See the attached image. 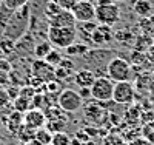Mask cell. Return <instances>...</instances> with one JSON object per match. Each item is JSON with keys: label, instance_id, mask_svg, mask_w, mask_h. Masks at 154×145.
<instances>
[{"label": "cell", "instance_id": "cell-1", "mask_svg": "<svg viewBox=\"0 0 154 145\" xmlns=\"http://www.w3.org/2000/svg\"><path fill=\"white\" fill-rule=\"evenodd\" d=\"M77 39V26H49L48 40L57 49H66Z\"/></svg>", "mask_w": 154, "mask_h": 145}, {"label": "cell", "instance_id": "cell-2", "mask_svg": "<svg viewBox=\"0 0 154 145\" xmlns=\"http://www.w3.org/2000/svg\"><path fill=\"white\" fill-rule=\"evenodd\" d=\"M96 20L100 25L112 26L120 20V8L114 0H97Z\"/></svg>", "mask_w": 154, "mask_h": 145}, {"label": "cell", "instance_id": "cell-3", "mask_svg": "<svg viewBox=\"0 0 154 145\" xmlns=\"http://www.w3.org/2000/svg\"><path fill=\"white\" fill-rule=\"evenodd\" d=\"M106 73H108V77L112 82H126V80H130L131 76H133V70H131L130 62L123 57L111 59L106 65Z\"/></svg>", "mask_w": 154, "mask_h": 145}, {"label": "cell", "instance_id": "cell-4", "mask_svg": "<svg viewBox=\"0 0 154 145\" xmlns=\"http://www.w3.org/2000/svg\"><path fill=\"white\" fill-rule=\"evenodd\" d=\"M59 107L66 114L77 113L83 108V97L75 90H63L59 94Z\"/></svg>", "mask_w": 154, "mask_h": 145}, {"label": "cell", "instance_id": "cell-5", "mask_svg": "<svg viewBox=\"0 0 154 145\" xmlns=\"http://www.w3.org/2000/svg\"><path fill=\"white\" fill-rule=\"evenodd\" d=\"M114 84L109 77L100 76L96 79V82L93 84L91 90V97L99 102H108L112 100V93H114Z\"/></svg>", "mask_w": 154, "mask_h": 145}, {"label": "cell", "instance_id": "cell-6", "mask_svg": "<svg viewBox=\"0 0 154 145\" xmlns=\"http://www.w3.org/2000/svg\"><path fill=\"white\" fill-rule=\"evenodd\" d=\"M136 97V90L134 85L126 80V82H116L114 84V93H112V100L120 105H128L131 103Z\"/></svg>", "mask_w": 154, "mask_h": 145}, {"label": "cell", "instance_id": "cell-7", "mask_svg": "<svg viewBox=\"0 0 154 145\" xmlns=\"http://www.w3.org/2000/svg\"><path fill=\"white\" fill-rule=\"evenodd\" d=\"M71 12L77 23H86L96 20V5L89 0H79V3L72 8Z\"/></svg>", "mask_w": 154, "mask_h": 145}, {"label": "cell", "instance_id": "cell-8", "mask_svg": "<svg viewBox=\"0 0 154 145\" xmlns=\"http://www.w3.org/2000/svg\"><path fill=\"white\" fill-rule=\"evenodd\" d=\"M48 119H46V114L45 111H42L40 108H29L23 116V124L28 125L34 130H38V128H43L46 125Z\"/></svg>", "mask_w": 154, "mask_h": 145}, {"label": "cell", "instance_id": "cell-9", "mask_svg": "<svg viewBox=\"0 0 154 145\" xmlns=\"http://www.w3.org/2000/svg\"><path fill=\"white\" fill-rule=\"evenodd\" d=\"M32 74L42 82H49L51 79L56 77V68L51 67L49 63H46L42 59H37L32 63Z\"/></svg>", "mask_w": 154, "mask_h": 145}, {"label": "cell", "instance_id": "cell-10", "mask_svg": "<svg viewBox=\"0 0 154 145\" xmlns=\"http://www.w3.org/2000/svg\"><path fill=\"white\" fill-rule=\"evenodd\" d=\"M49 26H77V22L71 11L60 9L57 14H54L51 19H48Z\"/></svg>", "mask_w": 154, "mask_h": 145}, {"label": "cell", "instance_id": "cell-11", "mask_svg": "<svg viewBox=\"0 0 154 145\" xmlns=\"http://www.w3.org/2000/svg\"><path fill=\"white\" fill-rule=\"evenodd\" d=\"M112 31H111V26L108 25H97L96 30L91 33V39L96 45H105L108 42L112 40Z\"/></svg>", "mask_w": 154, "mask_h": 145}, {"label": "cell", "instance_id": "cell-12", "mask_svg": "<svg viewBox=\"0 0 154 145\" xmlns=\"http://www.w3.org/2000/svg\"><path fill=\"white\" fill-rule=\"evenodd\" d=\"M96 74L94 71L88 70V68H83V70H79L75 74H74V82L79 88H91L93 84L96 82Z\"/></svg>", "mask_w": 154, "mask_h": 145}, {"label": "cell", "instance_id": "cell-13", "mask_svg": "<svg viewBox=\"0 0 154 145\" xmlns=\"http://www.w3.org/2000/svg\"><path fill=\"white\" fill-rule=\"evenodd\" d=\"M133 11L142 19H151L154 16V3L151 0H134Z\"/></svg>", "mask_w": 154, "mask_h": 145}, {"label": "cell", "instance_id": "cell-14", "mask_svg": "<svg viewBox=\"0 0 154 145\" xmlns=\"http://www.w3.org/2000/svg\"><path fill=\"white\" fill-rule=\"evenodd\" d=\"M51 140H53V133H51V131H49L46 127L38 128V130L35 131L34 142H35L37 145H49Z\"/></svg>", "mask_w": 154, "mask_h": 145}, {"label": "cell", "instance_id": "cell-15", "mask_svg": "<svg viewBox=\"0 0 154 145\" xmlns=\"http://www.w3.org/2000/svg\"><path fill=\"white\" fill-rule=\"evenodd\" d=\"M53 49H54V46L51 45L49 40H43V42L37 43V45L34 46V56H35V59H42V60H43Z\"/></svg>", "mask_w": 154, "mask_h": 145}, {"label": "cell", "instance_id": "cell-16", "mask_svg": "<svg viewBox=\"0 0 154 145\" xmlns=\"http://www.w3.org/2000/svg\"><path fill=\"white\" fill-rule=\"evenodd\" d=\"M35 131H37V130H34V128H31V127H28V125L22 124V127H20V128H19V131H17V136L20 137V140H23L25 143H26V142L34 140Z\"/></svg>", "mask_w": 154, "mask_h": 145}, {"label": "cell", "instance_id": "cell-17", "mask_svg": "<svg viewBox=\"0 0 154 145\" xmlns=\"http://www.w3.org/2000/svg\"><path fill=\"white\" fill-rule=\"evenodd\" d=\"M14 110L19 113H26L31 107V99L29 97H25V96H19L14 99Z\"/></svg>", "mask_w": 154, "mask_h": 145}, {"label": "cell", "instance_id": "cell-18", "mask_svg": "<svg viewBox=\"0 0 154 145\" xmlns=\"http://www.w3.org/2000/svg\"><path fill=\"white\" fill-rule=\"evenodd\" d=\"M51 145H71V136L65 131H57L53 133V140Z\"/></svg>", "mask_w": 154, "mask_h": 145}, {"label": "cell", "instance_id": "cell-19", "mask_svg": "<svg viewBox=\"0 0 154 145\" xmlns=\"http://www.w3.org/2000/svg\"><path fill=\"white\" fill-rule=\"evenodd\" d=\"M102 145H128V142L122 136L111 133V134H106L102 139Z\"/></svg>", "mask_w": 154, "mask_h": 145}, {"label": "cell", "instance_id": "cell-20", "mask_svg": "<svg viewBox=\"0 0 154 145\" xmlns=\"http://www.w3.org/2000/svg\"><path fill=\"white\" fill-rule=\"evenodd\" d=\"M43 60H45L46 63H49L51 67H59V65L62 63V60H63V57H62V54H60V51H59L57 48H54Z\"/></svg>", "mask_w": 154, "mask_h": 145}, {"label": "cell", "instance_id": "cell-21", "mask_svg": "<svg viewBox=\"0 0 154 145\" xmlns=\"http://www.w3.org/2000/svg\"><path fill=\"white\" fill-rule=\"evenodd\" d=\"M28 3V0H3V5L9 9H20L22 6H25Z\"/></svg>", "mask_w": 154, "mask_h": 145}, {"label": "cell", "instance_id": "cell-22", "mask_svg": "<svg viewBox=\"0 0 154 145\" xmlns=\"http://www.w3.org/2000/svg\"><path fill=\"white\" fill-rule=\"evenodd\" d=\"M54 2L62 8V9H66V11H72V8L79 3V0H54Z\"/></svg>", "mask_w": 154, "mask_h": 145}, {"label": "cell", "instance_id": "cell-23", "mask_svg": "<svg viewBox=\"0 0 154 145\" xmlns=\"http://www.w3.org/2000/svg\"><path fill=\"white\" fill-rule=\"evenodd\" d=\"M74 137H77L80 142L86 143V142H89V137H91V134H88V131H85V130H79V131L75 133Z\"/></svg>", "mask_w": 154, "mask_h": 145}, {"label": "cell", "instance_id": "cell-24", "mask_svg": "<svg viewBox=\"0 0 154 145\" xmlns=\"http://www.w3.org/2000/svg\"><path fill=\"white\" fill-rule=\"evenodd\" d=\"M128 145H152V143L146 137H137V139H134L131 142H128Z\"/></svg>", "mask_w": 154, "mask_h": 145}, {"label": "cell", "instance_id": "cell-25", "mask_svg": "<svg viewBox=\"0 0 154 145\" xmlns=\"http://www.w3.org/2000/svg\"><path fill=\"white\" fill-rule=\"evenodd\" d=\"M9 94H8V91H3V90H0V107H5V105L9 102Z\"/></svg>", "mask_w": 154, "mask_h": 145}, {"label": "cell", "instance_id": "cell-26", "mask_svg": "<svg viewBox=\"0 0 154 145\" xmlns=\"http://www.w3.org/2000/svg\"><path fill=\"white\" fill-rule=\"evenodd\" d=\"M0 85H8V74L5 71H0Z\"/></svg>", "mask_w": 154, "mask_h": 145}, {"label": "cell", "instance_id": "cell-27", "mask_svg": "<svg viewBox=\"0 0 154 145\" xmlns=\"http://www.w3.org/2000/svg\"><path fill=\"white\" fill-rule=\"evenodd\" d=\"M79 93H80V96H82L83 99H86L88 96H91V90H89V88H80Z\"/></svg>", "mask_w": 154, "mask_h": 145}, {"label": "cell", "instance_id": "cell-28", "mask_svg": "<svg viewBox=\"0 0 154 145\" xmlns=\"http://www.w3.org/2000/svg\"><path fill=\"white\" fill-rule=\"evenodd\" d=\"M71 145H83V142H80L77 137H71Z\"/></svg>", "mask_w": 154, "mask_h": 145}, {"label": "cell", "instance_id": "cell-29", "mask_svg": "<svg viewBox=\"0 0 154 145\" xmlns=\"http://www.w3.org/2000/svg\"><path fill=\"white\" fill-rule=\"evenodd\" d=\"M23 145H37L34 140H31V142H26V143H23Z\"/></svg>", "mask_w": 154, "mask_h": 145}, {"label": "cell", "instance_id": "cell-30", "mask_svg": "<svg viewBox=\"0 0 154 145\" xmlns=\"http://www.w3.org/2000/svg\"><path fill=\"white\" fill-rule=\"evenodd\" d=\"M114 2H117V0H114ZM120 2H123V0H120Z\"/></svg>", "mask_w": 154, "mask_h": 145}, {"label": "cell", "instance_id": "cell-31", "mask_svg": "<svg viewBox=\"0 0 154 145\" xmlns=\"http://www.w3.org/2000/svg\"><path fill=\"white\" fill-rule=\"evenodd\" d=\"M49 145H51V143H49Z\"/></svg>", "mask_w": 154, "mask_h": 145}]
</instances>
